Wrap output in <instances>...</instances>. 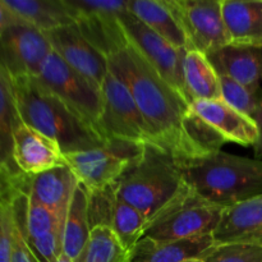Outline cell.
Segmentation results:
<instances>
[{
  "instance_id": "cell-1",
  "label": "cell",
  "mask_w": 262,
  "mask_h": 262,
  "mask_svg": "<svg viewBox=\"0 0 262 262\" xmlns=\"http://www.w3.org/2000/svg\"><path fill=\"white\" fill-rule=\"evenodd\" d=\"M107 64L129 90L156 146L182 163L219 152L224 138L192 112L189 102L132 45L110 56Z\"/></svg>"
},
{
  "instance_id": "cell-2",
  "label": "cell",
  "mask_w": 262,
  "mask_h": 262,
  "mask_svg": "<svg viewBox=\"0 0 262 262\" xmlns=\"http://www.w3.org/2000/svg\"><path fill=\"white\" fill-rule=\"evenodd\" d=\"M20 120L58 143L61 152L92 150L107 142L96 125L49 91L33 77H10Z\"/></svg>"
},
{
  "instance_id": "cell-3",
  "label": "cell",
  "mask_w": 262,
  "mask_h": 262,
  "mask_svg": "<svg viewBox=\"0 0 262 262\" xmlns=\"http://www.w3.org/2000/svg\"><path fill=\"white\" fill-rule=\"evenodd\" d=\"M188 191L182 161L154 143L143 145L114 188L115 197L142 212L148 225Z\"/></svg>"
},
{
  "instance_id": "cell-4",
  "label": "cell",
  "mask_w": 262,
  "mask_h": 262,
  "mask_svg": "<svg viewBox=\"0 0 262 262\" xmlns=\"http://www.w3.org/2000/svg\"><path fill=\"white\" fill-rule=\"evenodd\" d=\"M187 186L200 199L229 207L262 194V161L219 151L182 163Z\"/></svg>"
},
{
  "instance_id": "cell-5",
  "label": "cell",
  "mask_w": 262,
  "mask_h": 262,
  "mask_svg": "<svg viewBox=\"0 0 262 262\" xmlns=\"http://www.w3.org/2000/svg\"><path fill=\"white\" fill-rule=\"evenodd\" d=\"M143 145L107 140L101 147L66 154L64 159L87 191L104 192L115 188L124 171L141 156Z\"/></svg>"
},
{
  "instance_id": "cell-6",
  "label": "cell",
  "mask_w": 262,
  "mask_h": 262,
  "mask_svg": "<svg viewBox=\"0 0 262 262\" xmlns=\"http://www.w3.org/2000/svg\"><path fill=\"white\" fill-rule=\"evenodd\" d=\"M83 37L106 59L129 45L120 15L128 0H64Z\"/></svg>"
},
{
  "instance_id": "cell-7",
  "label": "cell",
  "mask_w": 262,
  "mask_h": 262,
  "mask_svg": "<svg viewBox=\"0 0 262 262\" xmlns=\"http://www.w3.org/2000/svg\"><path fill=\"white\" fill-rule=\"evenodd\" d=\"M224 210L225 207L200 199L189 189L148 225L143 237L156 241H179L212 235Z\"/></svg>"
},
{
  "instance_id": "cell-8",
  "label": "cell",
  "mask_w": 262,
  "mask_h": 262,
  "mask_svg": "<svg viewBox=\"0 0 262 262\" xmlns=\"http://www.w3.org/2000/svg\"><path fill=\"white\" fill-rule=\"evenodd\" d=\"M102 113L96 128L105 140L154 143V137L129 90L109 71L101 87Z\"/></svg>"
},
{
  "instance_id": "cell-9",
  "label": "cell",
  "mask_w": 262,
  "mask_h": 262,
  "mask_svg": "<svg viewBox=\"0 0 262 262\" xmlns=\"http://www.w3.org/2000/svg\"><path fill=\"white\" fill-rule=\"evenodd\" d=\"M43 87L96 125L102 113V91L99 86L68 66L51 51L36 77Z\"/></svg>"
},
{
  "instance_id": "cell-10",
  "label": "cell",
  "mask_w": 262,
  "mask_h": 262,
  "mask_svg": "<svg viewBox=\"0 0 262 262\" xmlns=\"http://www.w3.org/2000/svg\"><path fill=\"white\" fill-rule=\"evenodd\" d=\"M120 22L129 45H132L147 60V63L160 74L161 78L165 79L187 100L183 84V61L187 50L174 48L171 43L141 22L129 10L120 15Z\"/></svg>"
},
{
  "instance_id": "cell-11",
  "label": "cell",
  "mask_w": 262,
  "mask_h": 262,
  "mask_svg": "<svg viewBox=\"0 0 262 262\" xmlns=\"http://www.w3.org/2000/svg\"><path fill=\"white\" fill-rule=\"evenodd\" d=\"M53 51L45 32L18 20L0 35V66L8 76L36 77Z\"/></svg>"
},
{
  "instance_id": "cell-12",
  "label": "cell",
  "mask_w": 262,
  "mask_h": 262,
  "mask_svg": "<svg viewBox=\"0 0 262 262\" xmlns=\"http://www.w3.org/2000/svg\"><path fill=\"white\" fill-rule=\"evenodd\" d=\"M189 40L191 50L210 55L230 38L222 12V0H169Z\"/></svg>"
},
{
  "instance_id": "cell-13",
  "label": "cell",
  "mask_w": 262,
  "mask_h": 262,
  "mask_svg": "<svg viewBox=\"0 0 262 262\" xmlns=\"http://www.w3.org/2000/svg\"><path fill=\"white\" fill-rule=\"evenodd\" d=\"M54 53L71 68L81 73L100 89L109 73L107 59L96 50L74 25L64 26L45 32Z\"/></svg>"
},
{
  "instance_id": "cell-14",
  "label": "cell",
  "mask_w": 262,
  "mask_h": 262,
  "mask_svg": "<svg viewBox=\"0 0 262 262\" xmlns=\"http://www.w3.org/2000/svg\"><path fill=\"white\" fill-rule=\"evenodd\" d=\"M189 106L225 142L229 141L245 147H255L260 141L261 130L255 120L230 107L222 99L194 100Z\"/></svg>"
},
{
  "instance_id": "cell-15",
  "label": "cell",
  "mask_w": 262,
  "mask_h": 262,
  "mask_svg": "<svg viewBox=\"0 0 262 262\" xmlns=\"http://www.w3.org/2000/svg\"><path fill=\"white\" fill-rule=\"evenodd\" d=\"M13 158L15 165L27 177L67 165L64 154L58 143L27 127L20 120L13 135Z\"/></svg>"
},
{
  "instance_id": "cell-16",
  "label": "cell",
  "mask_w": 262,
  "mask_h": 262,
  "mask_svg": "<svg viewBox=\"0 0 262 262\" xmlns=\"http://www.w3.org/2000/svg\"><path fill=\"white\" fill-rule=\"evenodd\" d=\"M212 237L216 245L247 243L262 247V194L225 207Z\"/></svg>"
},
{
  "instance_id": "cell-17",
  "label": "cell",
  "mask_w": 262,
  "mask_h": 262,
  "mask_svg": "<svg viewBox=\"0 0 262 262\" xmlns=\"http://www.w3.org/2000/svg\"><path fill=\"white\" fill-rule=\"evenodd\" d=\"M216 247L212 235L179 241L142 237L129 252V262H187L204 260Z\"/></svg>"
},
{
  "instance_id": "cell-18",
  "label": "cell",
  "mask_w": 262,
  "mask_h": 262,
  "mask_svg": "<svg viewBox=\"0 0 262 262\" xmlns=\"http://www.w3.org/2000/svg\"><path fill=\"white\" fill-rule=\"evenodd\" d=\"M206 56L219 76L229 77L250 89H260L262 48L229 43Z\"/></svg>"
},
{
  "instance_id": "cell-19",
  "label": "cell",
  "mask_w": 262,
  "mask_h": 262,
  "mask_svg": "<svg viewBox=\"0 0 262 262\" xmlns=\"http://www.w3.org/2000/svg\"><path fill=\"white\" fill-rule=\"evenodd\" d=\"M77 184L78 179L68 165L56 166L35 177H30L28 194L66 222Z\"/></svg>"
},
{
  "instance_id": "cell-20",
  "label": "cell",
  "mask_w": 262,
  "mask_h": 262,
  "mask_svg": "<svg viewBox=\"0 0 262 262\" xmlns=\"http://www.w3.org/2000/svg\"><path fill=\"white\" fill-rule=\"evenodd\" d=\"M230 43L262 48V0H222Z\"/></svg>"
},
{
  "instance_id": "cell-21",
  "label": "cell",
  "mask_w": 262,
  "mask_h": 262,
  "mask_svg": "<svg viewBox=\"0 0 262 262\" xmlns=\"http://www.w3.org/2000/svg\"><path fill=\"white\" fill-rule=\"evenodd\" d=\"M128 10L174 48L191 50L188 37L169 0H128Z\"/></svg>"
},
{
  "instance_id": "cell-22",
  "label": "cell",
  "mask_w": 262,
  "mask_h": 262,
  "mask_svg": "<svg viewBox=\"0 0 262 262\" xmlns=\"http://www.w3.org/2000/svg\"><path fill=\"white\" fill-rule=\"evenodd\" d=\"M19 122L10 77L0 66V174L14 179L25 176L13 158V135Z\"/></svg>"
},
{
  "instance_id": "cell-23",
  "label": "cell",
  "mask_w": 262,
  "mask_h": 262,
  "mask_svg": "<svg viewBox=\"0 0 262 262\" xmlns=\"http://www.w3.org/2000/svg\"><path fill=\"white\" fill-rule=\"evenodd\" d=\"M8 9L23 22L42 32L74 25L64 0H3Z\"/></svg>"
},
{
  "instance_id": "cell-24",
  "label": "cell",
  "mask_w": 262,
  "mask_h": 262,
  "mask_svg": "<svg viewBox=\"0 0 262 262\" xmlns=\"http://www.w3.org/2000/svg\"><path fill=\"white\" fill-rule=\"evenodd\" d=\"M183 84L188 102L194 100H219V74L209 58L197 50H187L183 61Z\"/></svg>"
},
{
  "instance_id": "cell-25",
  "label": "cell",
  "mask_w": 262,
  "mask_h": 262,
  "mask_svg": "<svg viewBox=\"0 0 262 262\" xmlns=\"http://www.w3.org/2000/svg\"><path fill=\"white\" fill-rule=\"evenodd\" d=\"M89 216V192L78 182L67 212L63 229V253L76 261L91 234Z\"/></svg>"
},
{
  "instance_id": "cell-26",
  "label": "cell",
  "mask_w": 262,
  "mask_h": 262,
  "mask_svg": "<svg viewBox=\"0 0 262 262\" xmlns=\"http://www.w3.org/2000/svg\"><path fill=\"white\" fill-rule=\"evenodd\" d=\"M110 228L115 233L124 250L130 252L138 241L145 235L148 228V220L136 207L115 197Z\"/></svg>"
},
{
  "instance_id": "cell-27",
  "label": "cell",
  "mask_w": 262,
  "mask_h": 262,
  "mask_svg": "<svg viewBox=\"0 0 262 262\" xmlns=\"http://www.w3.org/2000/svg\"><path fill=\"white\" fill-rule=\"evenodd\" d=\"M74 262H129V252L112 228L97 225L91 229L89 242Z\"/></svg>"
},
{
  "instance_id": "cell-28",
  "label": "cell",
  "mask_w": 262,
  "mask_h": 262,
  "mask_svg": "<svg viewBox=\"0 0 262 262\" xmlns=\"http://www.w3.org/2000/svg\"><path fill=\"white\" fill-rule=\"evenodd\" d=\"M27 178V176H23L14 179L0 174V262H10L14 228L13 201L17 191Z\"/></svg>"
},
{
  "instance_id": "cell-29",
  "label": "cell",
  "mask_w": 262,
  "mask_h": 262,
  "mask_svg": "<svg viewBox=\"0 0 262 262\" xmlns=\"http://www.w3.org/2000/svg\"><path fill=\"white\" fill-rule=\"evenodd\" d=\"M220 99L237 112L252 118L257 110L262 90L250 89L227 76H219Z\"/></svg>"
},
{
  "instance_id": "cell-30",
  "label": "cell",
  "mask_w": 262,
  "mask_h": 262,
  "mask_svg": "<svg viewBox=\"0 0 262 262\" xmlns=\"http://www.w3.org/2000/svg\"><path fill=\"white\" fill-rule=\"evenodd\" d=\"M204 262H262V247L247 243H224L202 260Z\"/></svg>"
},
{
  "instance_id": "cell-31",
  "label": "cell",
  "mask_w": 262,
  "mask_h": 262,
  "mask_svg": "<svg viewBox=\"0 0 262 262\" xmlns=\"http://www.w3.org/2000/svg\"><path fill=\"white\" fill-rule=\"evenodd\" d=\"M10 262H38L37 258L28 247L27 241L23 237L20 230L14 223L12 235V253H10Z\"/></svg>"
},
{
  "instance_id": "cell-32",
  "label": "cell",
  "mask_w": 262,
  "mask_h": 262,
  "mask_svg": "<svg viewBox=\"0 0 262 262\" xmlns=\"http://www.w3.org/2000/svg\"><path fill=\"white\" fill-rule=\"evenodd\" d=\"M18 20L20 19H18V18L8 9L7 5L4 4V2L0 0V35H2L10 25L18 22Z\"/></svg>"
},
{
  "instance_id": "cell-33",
  "label": "cell",
  "mask_w": 262,
  "mask_h": 262,
  "mask_svg": "<svg viewBox=\"0 0 262 262\" xmlns=\"http://www.w3.org/2000/svg\"><path fill=\"white\" fill-rule=\"evenodd\" d=\"M252 119L255 120V123H256V124H257V127L260 128V130H261V133H262V92H261L260 102H258L257 110H256L255 114H253Z\"/></svg>"
},
{
  "instance_id": "cell-34",
  "label": "cell",
  "mask_w": 262,
  "mask_h": 262,
  "mask_svg": "<svg viewBox=\"0 0 262 262\" xmlns=\"http://www.w3.org/2000/svg\"><path fill=\"white\" fill-rule=\"evenodd\" d=\"M56 262H74V261L72 260V258H69L67 255H64V253H61V255L59 256L58 260H56Z\"/></svg>"
},
{
  "instance_id": "cell-35",
  "label": "cell",
  "mask_w": 262,
  "mask_h": 262,
  "mask_svg": "<svg viewBox=\"0 0 262 262\" xmlns=\"http://www.w3.org/2000/svg\"><path fill=\"white\" fill-rule=\"evenodd\" d=\"M255 148H256V152H257L258 155H262V133H261L260 141H258L257 145L255 146Z\"/></svg>"
},
{
  "instance_id": "cell-36",
  "label": "cell",
  "mask_w": 262,
  "mask_h": 262,
  "mask_svg": "<svg viewBox=\"0 0 262 262\" xmlns=\"http://www.w3.org/2000/svg\"><path fill=\"white\" fill-rule=\"evenodd\" d=\"M187 262H204L202 260H192V261H187Z\"/></svg>"
}]
</instances>
